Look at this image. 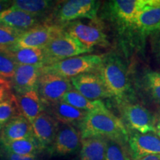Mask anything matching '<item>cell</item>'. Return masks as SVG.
I'll use <instances>...</instances> for the list:
<instances>
[{
	"label": "cell",
	"mask_w": 160,
	"mask_h": 160,
	"mask_svg": "<svg viewBox=\"0 0 160 160\" xmlns=\"http://www.w3.org/2000/svg\"><path fill=\"white\" fill-rule=\"evenodd\" d=\"M78 128L81 139L101 137L123 144L128 142L129 135L125 124L106 107L88 112Z\"/></svg>",
	"instance_id": "cell-1"
},
{
	"label": "cell",
	"mask_w": 160,
	"mask_h": 160,
	"mask_svg": "<svg viewBox=\"0 0 160 160\" xmlns=\"http://www.w3.org/2000/svg\"><path fill=\"white\" fill-rule=\"evenodd\" d=\"M97 71L111 97L120 105L127 102L132 93L131 87L126 66L121 58L113 53L106 55Z\"/></svg>",
	"instance_id": "cell-2"
},
{
	"label": "cell",
	"mask_w": 160,
	"mask_h": 160,
	"mask_svg": "<svg viewBox=\"0 0 160 160\" xmlns=\"http://www.w3.org/2000/svg\"><path fill=\"white\" fill-rule=\"evenodd\" d=\"M102 59V56L96 54L77 56L42 67V73H53L71 79L73 77L97 70Z\"/></svg>",
	"instance_id": "cell-3"
},
{
	"label": "cell",
	"mask_w": 160,
	"mask_h": 160,
	"mask_svg": "<svg viewBox=\"0 0 160 160\" xmlns=\"http://www.w3.org/2000/svg\"><path fill=\"white\" fill-rule=\"evenodd\" d=\"M43 51L45 66H48L68 58L91 53L93 50L85 48L64 30L44 48Z\"/></svg>",
	"instance_id": "cell-4"
},
{
	"label": "cell",
	"mask_w": 160,
	"mask_h": 160,
	"mask_svg": "<svg viewBox=\"0 0 160 160\" xmlns=\"http://www.w3.org/2000/svg\"><path fill=\"white\" fill-rule=\"evenodd\" d=\"M63 28L70 36L88 49L93 51L95 46L107 48L110 45L108 36L98 19L91 20L89 22L77 20L65 24Z\"/></svg>",
	"instance_id": "cell-5"
},
{
	"label": "cell",
	"mask_w": 160,
	"mask_h": 160,
	"mask_svg": "<svg viewBox=\"0 0 160 160\" xmlns=\"http://www.w3.org/2000/svg\"><path fill=\"white\" fill-rule=\"evenodd\" d=\"M101 2L96 0H68L57 4L53 12L55 23L63 25L80 19H97Z\"/></svg>",
	"instance_id": "cell-6"
},
{
	"label": "cell",
	"mask_w": 160,
	"mask_h": 160,
	"mask_svg": "<svg viewBox=\"0 0 160 160\" xmlns=\"http://www.w3.org/2000/svg\"><path fill=\"white\" fill-rule=\"evenodd\" d=\"M63 31V25L48 19L46 22L24 31L14 47L11 48H31L43 49L53 38Z\"/></svg>",
	"instance_id": "cell-7"
},
{
	"label": "cell",
	"mask_w": 160,
	"mask_h": 160,
	"mask_svg": "<svg viewBox=\"0 0 160 160\" xmlns=\"http://www.w3.org/2000/svg\"><path fill=\"white\" fill-rule=\"evenodd\" d=\"M121 112L127 127L140 133H155V116L139 104H121Z\"/></svg>",
	"instance_id": "cell-8"
},
{
	"label": "cell",
	"mask_w": 160,
	"mask_h": 160,
	"mask_svg": "<svg viewBox=\"0 0 160 160\" xmlns=\"http://www.w3.org/2000/svg\"><path fill=\"white\" fill-rule=\"evenodd\" d=\"M72 88L71 80L53 73H42L38 81V93L45 104L62 101Z\"/></svg>",
	"instance_id": "cell-9"
},
{
	"label": "cell",
	"mask_w": 160,
	"mask_h": 160,
	"mask_svg": "<svg viewBox=\"0 0 160 160\" xmlns=\"http://www.w3.org/2000/svg\"><path fill=\"white\" fill-rule=\"evenodd\" d=\"M81 134L74 126L62 125L59 128L54 141L48 148L51 156H66L81 148Z\"/></svg>",
	"instance_id": "cell-10"
},
{
	"label": "cell",
	"mask_w": 160,
	"mask_h": 160,
	"mask_svg": "<svg viewBox=\"0 0 160 160\" xmlns=\"http://www.w3.org/2000/svg\"><path fill=\"white\" fill-rule=\"evenodd\" d=\"M153 0H113L108 2L110 14L118 22L133 27L138 13Z\"/></svg>",
	"instance_id": "cell-11"
},
{
	"label": "cell",
	"mask_w": 160,
	"mask_h": 160,
	"mask_svg": "<svg viewBox=\"0 0 160 160\" xmlns=\"http://www.w3.org/2000/svg\"><path fill=\"white\" fill-rule=\"evenodd\" d=\"M73 88L90 100L111 98L97 73H87L71 78Z\"/></svg>",
	"instance_id": "cell-12"
},
{
	"label": "cell",
	"mask_w": 160,
	"mask_h": 160,
	"mask_svg": "<svg viewBox=\"0 0 160 160\" xmlns=\"http://www.w3.org/2000/svg\"><path fill=\"white\" fill-rule=\"evenodd\" d=\"M128 144L133 160L147 155H160V137L156 133L133 131L129 136Z\"/></svg>",
	"instance_id": "cell-13"
},
{
	"label": "cell",
	"mask_w": 160,
	"mask_h": 160,
	"mask_svg": "<svg viewBox=\"0 0 160 160\" xmlns=\"http://www.w3.org/2000/svg\"><path fill=\"white\" fill-rule=\"evenodd\" d=\"M33 135L42 148L47 149L54 141L59 122L48 113H42L31 124Z\"/></svg>",
	"instance_id": "cell-14"
},
{
	"label": "cell",
	"mask_w": 160,
	"mask_h": 160,
	"mask_svg": "<svg viewBox=\"0 0 160 160\" xmlns=\"http://www.w3.org/2000/svg\"><path fill=\"white\" fill-rule=\"evenodd\" d=\"M42 74V67L18 65L12 79V87L17 94L37 90L38 81Z\"/></svg>",
	"instance_id": "cell-15"
},
{
	"label": "cell",
	"mask_w": 160,
	"mask_h": 160,
	"mask_svg": "<svg viewBox=\"0 0 160 160\" xmlns=\"http://www.w3.org/2000/svg\"><path fill=\"white\" fill-rule=\"evenodd\" d=\"M44 22L41 18L11 7L0 13V25L19 31H26Z\"/></svg>",
	"instance_id": "cell-16"
},
{
	"label": "cell",
	"mask_w": 160,
	"mask_h": 160,
	"mask_svg": "<svg viewBox=\"0 0 160 160\" xmlns=\"http://www.w3.org/2000/svg\"><path fill=\"white\" fill-rule=\"evenodd\" d=\"M133 27L144 35L160 31V0H153L143 8L138 13Z\"/></svg>",
	"instance_id": "cell-17"
},
{
	"label": "cell",
	"mask_w": 160,
	"mask_h": 160,
	"mask_svg": "<svg viewBox=\"0 0 160 160\" xmlns=\"http://www.w3.org/2000/svg\"><path fill=\"white\" fill-rule=\"evenodd\" d=\"M30 137H34L31 124L20 115L12 119L3 128L0 134V142L2 144Z\"/></svg>",
	"instance_id": "cell-18"
},
{
	"label": "cell",
	"mask_w": 160,
	"mask_h": 160,
	"mask_svg": "<svg viewBox=\"0 0 160 160\" xmlns=\"http://www.w3.org/2000/svg\"><path fill=\"white\" fill-rule=\"evenodd\" d=\"M16 97L20 113L31 124L33 123L38 116L43 113L45 103L40 97L37 90L22 94H17Z\"/></svg>",
	"instance_id": "cell-19"
},
{
	"label": "cell",
	"mask_w": 160,
	"mask_h": 160,
	"mask_svg": "<svg viewBox=\"0 0 160 160\" xmlns=\"http://www.w3.org/2000/svg\"><path fill=\"white\" fill-rule=\"evenodd\" d=\"M51 105V113L53 118L62 125L78 126L88 113V112L76 108L62 101L52 103Z\"/></svg>",
	"instance_id": "cell-20"
},
{
	"label": "cell",
	"mask_w": 160,
	"mask_h": 160,
	"mask_svg": "<svg viewBox=\"0 0 160 160\" xmlns=\"http://www.w3.org/2000/svg\"><path fill=\"white\" fill-rule=\"evenodd\" d=\"M8 53L17 65H35L45 67V57L43 49L22 48H10L2 51Z\"/></svg>",
	"instance_id": "cell-21"
},
{
	"label": "cell",
	"mask_w": 160,
	"mask_h": 160,
	"mask_svg": "<svg viewBox=\"0 0 160 160\" xmlns=\"http://www.w3.org/2000/svg\"><path fill=\"white\" fill-rule=\"evenodd\" d=\"M107 139L101 137L81 140L79 160H105Z\"/></svg>",
	"instance_id": "cell-22"
},
{
	"label": "cell",
	"mask_w": 160,
	"mask_h": 160,
	"mask_svg": "<svg viewBox=\"0 0 160 160\" xmlns=\"http://www.w3.org/2000/svg\"><path fill=\"white\" fill-rule=\"evenodd\" d=\"M3 151L19 155L37 156L43 149L35 137H30L2 144Z\"/></svg>",
	"instance_id": "cell-23"
},
{
	"label": "cell",
	"mask_w": 160,
	"mask_h": 160,
	"mask_svg": "<svg viewBox=\"0 0 160 160\" xmlns=\"http://www.w3.org/2000/svg\"><path fill=\"white\" fill-rule=\"evenodd\" d=\"M54 2L49 0H14L11 8L25 11L41 18L53 8Z\"/></svg>",
	"instance_id": "cell-24"
},
{
	"label": "cell",
	"mask_w": 160,
	"mask_h": 160,
	"mask_svg": "<svg viewBox=\"0 0 160 160\" xmlns=\"http://www.w3.org/2000/svg\"><path fill=\"white\" fill-rule=\"evenodd\" d=\"M62 101L82 111L90 112L96 109L104 108L106 106L101 100H90L75 89L72 88L64 96Z\"/></svg>",
	"instance_id": "cell-25"
},
{
	"label": "cell",
	"mask_w": 160,
	"mask_h": 160,
	"mask_svg": "<svg viewBox=\"0 0 160 160\" xmlns=\"http://www.w3.org/2000/svg\"><path fill=\"white\" fill-rule=\"evenodd\" d=\"M21 115L16 95L13 94L8 99L0 103V129L12 119Z\"/></svg>",
	"instance_id": "cell-26"
},
{
	"label": "cell",
	"mask_w": 160,
	"mask_h": 160,
	"mask_svg": "<svg viewBox=\"0 0 160 160\" xmlns=\"http://www.w3.org/2000/svg\"><path fill=\"white\" fill-rule=\"evenodd\" d=\"M105 160H131L125 144L112 139H107Z\"/></svg>",
	"instance_id": "cell-27"
},
{
	"label": "cell",
	"mask_w": 160,
	"mask_h": 160,
	"mask_svg": "<svg viewBox=\"0 0 160 160\" xmlns=\"http://www.w3.org/2000/svg\"><path fill=\"white\" fill-rule=\"evenodd\" d=\"M23 32L22 31L0 25V51L8 50L14 47Z\"/></svg>",
	"instance_id": "cell-28"
},
{
	"label": "cell",
	"mask_w": 160,
	"mask_h": 160,
	"mask_svg": "<svg viewBox=\"0 0 160 160\" xmlns=\"http://www.w3.org/2000/svg\"><path fill=\"white\" fill-rule=\"evenodd\" d=\"M144 80L152 98L160 105V72H146Z\"/></svg>",
	"instance_id": "cell-29"
},
{
	"label": "cell",
	"mask_w": 160,
	"mask_h": 160,
	"mask_svg": "<svg viewBox=\"0 0 160 160\" xmlns=\"http://www.w3.org/2000/svg\"><path fill=\"white\" fill-rule=\"evenodd\" d=\"M17 65L8 53L0 51V77L12 82Z\"/></svg>",
	"instance_id": "cell-30"
},
{
	"label": "cell",
	"mask_w": 160,
	"mask_h": 160,
	"mask_svg": "<svg viewBox=\"0 0 160 160\" xmlns=\"http://www.w3.org/2000/svg\"><path fill=\"white\" fill-rule=\"evenodd\" d=\"M12 82L0 77V103L8 99L13 93H11Z\"/></svg>",
	"instance_id": "cell-31"
},
{
	"label": "cell",
	"mask_w": 160,
	"mask_h": 160,
	"mask_svg": "<svg viewBox=\"0 0 160 160\" xmlns=\"http://www.w3.org/2000/svg\"><path fill=\"white\" fill-rule=\"evenodd\" d=\"M3 158L5 160H39L37 156H29V155H19L16 153H11L5 151H2Z\"/></svg>",
	"instance_id": "cell-32"
},
{
	"label": "cell",
	"mask_w": 160,
	"mask_h": 160,
	"mask_svg": "<svg viewBox=\"0 0 160 160\" xmlns=\"http://www.w3.org/2000/svg\"><path fill=\"white\" fill-rule=\"evenodd\" d=\"M155 133L160 137V111L155 116Z\"/></svg>",
	"instance_id": "cell-33"
},
{
	"label": "cell",
	"mask_w": 160,
	"mask_h": 160,
	"mask_svg": "<svg viewBox=\"0 0 160 160\" xmlns=\"http://www.w3.org/2000/svg\"><path fill=\"white\" fill-rule=\"evenodd\" d=\"M12 1H5V0H0V13L5 10L9 8V6H11Z\"/></svg>",
	"instance_id": "cell-34"
},
{
	"label": "cell",
	"mask_w": 160,
	"mask_h": 160,
	"mask_svg": "<svg viewBox=\"0 0 160 160\" xmlns=\"http://www.w3.org/2000/svg\"><path fill=\"white\" fill-rule=\"evenodd\" d=\"M135 160H160V155H147L145 156V157L139 158V159H137Z\"/></svg>",
	"instance_id": "cell-35"
},
{
	"label": "cell",
	"mask_w": 160,
	"mask_h": 160,
	"mask_svg": "<svg viewBox=\"0 0 160 160\" xmlns=\"http://www.w3.org/2000/svg\"><path fill=\"white\" fill-rule=\"evenodd\" d=\"M159 53H160V39H159Z\"/></svg>",
	"instance_id": "cell-36"
}]
</instances>
